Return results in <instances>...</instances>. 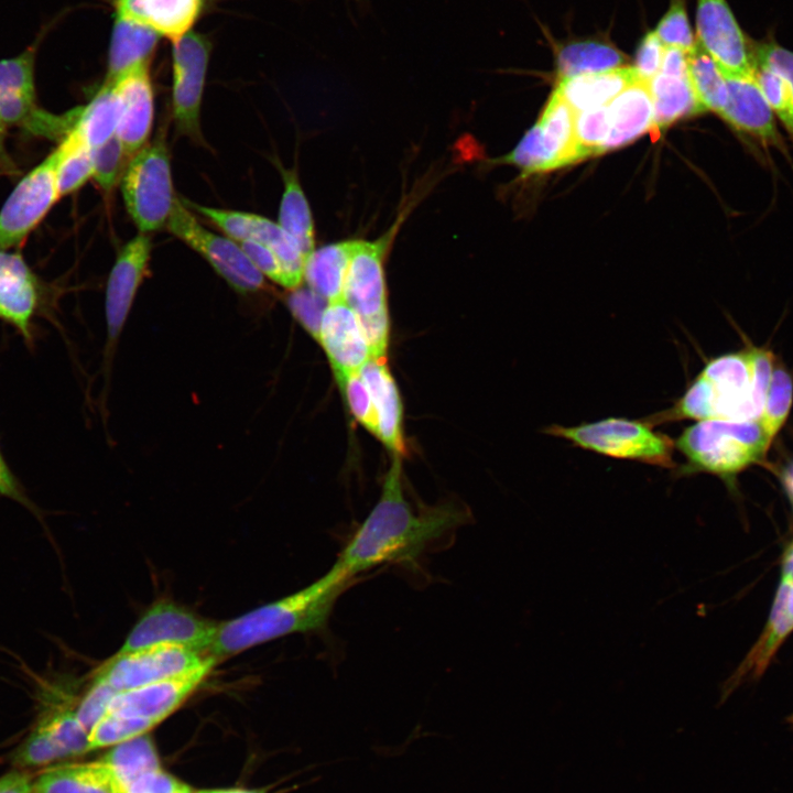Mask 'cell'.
<instances>
[{"mask_svg": "<svg viewBox=\"0 0 793 793\" xmlns=\"http://www.w3.org/2000/svg\"><path fill=\"white\" fill-rule=\"evenodd\" d=\"M401 471L400 455H394L377 504L336 560L354 578L382 565L415 567L447 546L469 520L467 509L450 501L414 510L404 497Z\"/></svg>", "mask_w": 793, "mask_h": 793, "instance_id": "6da1fadb", "label": "cell"}, {"mask_svg": "<svg viewBox=\"0 0 793 793\" xmlns=\"http://www.w3.org/2000/svg\"><path fill=\"white\" fill-rule=\"evenodd\" d=\"M356 580L335 562L308 586L218 624L208 653L218 660L287 634L319 630Z\"/></svg>", "mask_w": 793, "mask_h": 793, "instance_id": "7a4b0ae2", "label": "cell"}, {"mask_svg": "<svg viewBox=\"0 0 793 793\" xmlns=\"http://www.w3.org/2000/svg\"><path fill=\"white\" fill-rule=\"evenodd\" d=\"M763 405L743 349L709 360L673 406L645 422L653 426L682 420H758Z\"/></svg>", "mask_w": 793, "mask_h": 793, "instance_id": "3957f363", "label": "cell"}, {"mask_svg": "<svg viewBox=\"0 0 793 793\" xmlns=\"http://www.w3.org/2000/svg\"><path fill=\"white\" fill-rule=\"evenodd\" d=\"M771 443L758 420L697 421L674 441L686 459L676 474L706 472L732 485L739 472L765 458Z\"/></svg>", "mask_w": 793, "mask_h": 793, "instance_id": "277c9868", "label": "cell"}, {"mask_svg": "<svg viewBox=\"0 0 793 793\" xmlns=\"http://www.w3.org/2000/svg\"><path fill=\"white\" fill-rule=\"evenodd\" d=\"M120 186L128 214L140 232L166 226L176 195L164 127L131 157Z\"/></svg>", "mask_w": 793, "mask_h": 793, "instance_id": "5b68a950", "label": "cell"}, {"mask_svg": "<svg viewBox=\"0 0 793 793\" xmlns=\"http://www.w3.org/2000/svg\"><path fill=\"white\" fill-rule=\"evenodd\" d=\"M544 432L579 448L612 458L674 467V441L643 421L609 417L575 426L553 424Z\"/></svg>", "mask_w": 793, "mask_h": 793, "instance_id": "8992f818", "label": "cell"}, {"mask_svg": "<svg viewBox=\"0 0 793 793\" xmlns=\"http://www.w3.org/2000/svg\"><path fill=\"white\" fill-rule=\"evenodd\" d=\"M390 232L376 241L361 240L350 260L344 301L356 313L371 351V358H384L389 338V315L383 271Z\"/></svg>", "mask_w": 793, "mask_h": 793, "instance_id": "52a82bcc", "label": "cell"}, {"mask_svg": "<svg viewBox=\"0 0 793 793\" xmlns=\"http://www.w3.org/2000/svg\"><path fill=\"white\" fill-rule=\"evenodd\" d=\"M165 227L202 256L237 293L248 295L264 287L263 274L253 265L241 246L227 236L205 228L178 196Z\"/></svg>", "mask_w": 793, "mask_h": 793, "instance_id": "ba28073f", "label": "cell"}, {"mask_svg": "<svg viewBox=\"0 0 793 793\" xmlns=\"http://www.w3.org/2000/svg\"><path fill=\"white\" fill-rule=\"evenodd\" d=\"M57 148L17 184L0 209V250L21 246L61 197Z\"/></svg>", "mask_w": 793, "mask_h": 793, "instance_id": "9c48e42d", "label": "cell"}, {"mask_svg": "<svg viewBox=\"0 0 793 793\" xmlns=\"http://www.w3.org/2000/svg\"><path fill=\"white\" fill-rule=\"evenodd\" d=\"M218 624L175 602L162 600L152 605L128 633L116 654L130 653L153 645H180L208 652Z\"/></svg>", "mask_w": 793, "mask_h": 793, "instance_id": "30bf717a", "label": "cell"}, {"mask_svg": "<svg viewBox=\"0 0 793 793\" xmlns=\"http://www.w3.org/2000/svg\"><path fill=\"white\" fill-rule=\"evenodd\" d=\"M210 43L189 31L172 47V111L178 134L202 143L200 106L210 55Z\"/></svg>", "mask_w": 793, "mask_h": 793, "instance_id": "8fae6325", "label": "cell"}, {"mask_svg": "<svg viewBox=\"0 0 793 793\" xmlns=\"http://www.w3.org/2000/svg\"><path fill=\"white\" fill-rule=\"evenodd\" d=\"M696 40L725 77L753 76L754 41L739 25L727 0H697Z\"/></svg>", "mask_w": 793, "mask_h": 793, "instance_id": "7c38bea8", "label": "cell"}, {"mask_svg": "<svg viewBox=\"0 0 793 793\" xmlns=\"http://www.w3.org/2000/svg\"><path fill=\"white\" fill-rule=\"evenodd\" d=\"M182 199L189 209L209 220L235 241H253L270 248L283 265L286 289L293 290L301 284L305 258L295 240L278 222L257 214L203 206Z\"/></svg>", "mask_w": 793, "mask_h": 793, "instance_id": "4fadbf2b", "label": "cell"}, {"mask_svg": "<svg viewBox=\"0 0 793 793\" xmlns=\"http://www.w3.org/2000/svg\"><path fill=\"white\" fill-rule=\"evenodd\" d=\"M151 240L140 232L120 250L110 270L105 297L107 340L104 370L108 372L118 339L131 311L135 295L149 274Z\"/></svg>", "mask_w": 793, "mask_h": 793, "instance_id": "5bb4252c", "label": "cell"}, {"mask_svg": "<svg viewBox=\"0 0 793 793\" xmlns=\"http://www.w3.org/2000/svg\"><path fill=\"white\" fill-rule=\"evenodd\" d=\"M209 655L180 645H153L115 654L96 672L97 677L118 692L166 678L199 665Z\"/></svg>", "mask_w": 793, "mask_h": 793, "instance_id": "9a60e30c", "label": "cell"}, {"mask_svg": "<svg viewBox=\"0 0 793 793\" xmlns=\"http://www.w3.org/2000/svg\"><path fill=\"white\" fill-rule=\"evenodd\" d=\"M216 662L217 659L209 653L203 663L180 674L118 692L108 711L161 723L198 688Z\"/></svg>", "mask_w": 793, "mask_h": 793, "instance_id": "2e32d148", "label": "cell"}, {"mask_svg": "<svg viewBox=\"0 0 793 793\" xmlns=\"http://www.w3.org/2000/svg\"><path fill=\"white\" fill-rule=\"evenodd\" d=\"M728 102L721 119L740 134L748 135L765 148H775L790 160L772 109L758 88L753 76L726 77Z\"/></svg>", "mask_w": 793, "mask_h": 793, "instance_id": "e0dca14e", "label": "cell"}, {"mask_svg": "<svg viewBox=\"0 0 793 793\" xmlns=\"http://www.w3.org/2000/svg\"><path fill=\"white\" fill-rule=\"evenodd\" d=\"M150 61L113 79L120 98V119L116 135L133 156L149 142L154 118V96Z\"/></svg>", "mask_w": 793, "mask_h": 793, "instance_id": "ac0fdd59", "label": "cell"}, {"mask_svg": "<svg viewBox=\"0 0 793 793\" xmlns=\"http://www.w3.org/2000/svg\"><path fill=\"white\" fill-rule=\"evenodd\" d=\"M40 301L39 284L23 257L0 250V319L25 341L33 339V319Z\"/></svg>", "mask_w": 793, "mask_h": 793, "instance_id": "d6986e66", "label": "cell"}, {"mask_svg": "<svg viewBox=\"0 0 793 793\" xmlns=\"http://www.w3.org/2000/svg\"><path fill=\"white\" fill-rule=\"evenodd\" d=\"M318 341L334 372L359 371L371 358L358 316L344 300L328 303L323 314Z\"/></svg>", "mask_w": 793, "mask_h": 793, "instance_id": "ffe728a7", "label": "cell"}, {"mask_svg": "<svg viewBox=\"0 0 793 793\" xmlns=\"http://www.w3.org/2000/svg\"><path fill=\"white\" fill-rule=\"evenodd\" d=\"M793 631V579H781L767 626L758 642L728 681L725 696L745 681L759 677L778 648Z\"/></svg>", "mask_w": 793, "mask_h": 793, "instance_id": "44dd1931", "label": "cell"}, {"mask_svg": "<svg viewBox=\"0 0 793 793\" xmlns=\"http://www.w3.org/2000/svg\"><path fill=\"white\" fill-rule=\"evenodd\" d=\"M204 0H116V14L144 25L173 43L191 31Z\"/></svg>", "mask_w": 793, "mask_h": 793, "instance_id": "7402d4cb", "label": "cell"}, {"mask_svg": "<svg viewBox=\"0 0 793 793\" xmlns=\"http://www.w3.org/2000/svg\"><path fill=\"white\" fill-rule=\"evenodd\" d=\"M610 130L601 153L619 149L654 127V107L649 80L638 79L608 105Z\"/></svg>", "mask_w": 793, "mask_h": 793, "instance_id": "603a6c76", "label": "cell"}, {"mask_svg": "<svg viewBox=\"0 0 793 793\" xmlns=\"http://www.w3.org/2000/svg\"><path fill=\"white\" fill-rule=\"evenodd\" d=\"M366 382L378 420V438L394 453H404L402 403L384 358H370L359 370Z\"/></svg>", "mask_w": 793, "mask_h": 793, "instance_id": "cb8c5ba5", "label": "cell"}, {"mask_svg": "<svg viewBox=\"0 0 793 793\" xmlns=\"http://www.w3.org/2000/svg\"><path fill=\"white\" fill-rule=\"evenodd\" d=\"M642 79L633 66L558 79L556 90L578 113L608 105L629 85Z\"/></svg>", "mask_w": 793, "mask_h": 793, "instance_id": "d4e9b609", "label": "cell"}, {"mask_svg": "<svg viewBox=\"0 0 793 793\" xmlns=\"http://www.w3.org/2000/svg\"><path fill=\"white\" fill-rule=\"evenodd\" d=\"M360 239L324 246L306 259L304 276L307 286L329 302L344 300L347 270Z\"/></svg>", "mask_w": 793, "mask_h": 793, "instance_id": "484cf974", "label": "cell"}, {"mask_svg": "<svg viewBox=\"0 0 793 793\" xmlns=\"http://www.w3.org/2000/svg\"><path fill=\"white\" fill-rule=\"evenodd\" d=\"M159 37L153 30L116 14L106 79L113 80L132 67L151 61Z\"/></svg>", "mask_w": 793, "mask_h": 793, "instance_id": "4316f807", "label": "cell"}, {"mask_svg": "<svg viewBox=\"0 0 793 793\" xmlns=\"http://www.w3.org/2000/svg\"><path fill=\"white\" fill-rule=\"evenodd\" d=\"M99 762L110 776L115 793H123L138 778L161 768L154 743L146 734L113 746Z\"/></svg>", "mask_w": 793, "mask_h": 793, "instance_id": "83f0119b", "label": "cell"}, {"mask_svg": "<svg viewBox=\"0 0 793 793\" xmlns=\"http://www.w3.org/2000/svg\"><path fill=\"white\" fill-rule=\"evenodd\" d=\"M33 793H115L110 776L98 761L44 770L32 784Z\"/></svg>", "mask_w": 793, "mask_h": 793, "instance_id": "f1b7e54d", "label": "cell"}, {"mask_svg": "<svg viewBox=\"0 0 793 793\" xmlns=\"http://www.w3.org/2000/svg\"><path fill=\"white\" fill-rule=\"evenodd\" d=\"M576 112L554 89L537 121L543 143L554 157L557 169L580 161L575 139Z\"/></svg>", "mask_w": 793, "mask_h": 793, "instance_id": "f546056e", "label": "cell"}, {"mask_svg": "<svg viewBox=\"0 0 793 793\" xmlns=\"http://www.w3.org/2000/svg\"><path fill=\"white\" fill-rule=\"evenodd\" d=\"M654 107V127L662 129L705 109L698 101L688 75L683 77L656 74L649 80Z\"/></svg>", "mask_w": 793, "mask_h": 793, "instance_id": "4dcf8cb0", "label": "cell"}, {"mask_svg": "<svg viewBox=\"0 0 793 793\" xmlns=\"http://www.w3.org/2000/svg\"><path fill=\"white\" fill-rule=\"evenodd\" d=\"M280 172L284 189L279 208L278 224L295 240L305 261L315 250L314 225L309 205L301 187L295 169Z\"/></svg>", "mask_w": 793, "mask_h": 793, "instance_id": "1f68e13d", "label": "cell"}, {"mask_svg": "<svg viewBox=\"0 0 793 793\" xmlns=\"http://www.w3.org/2000/svg\"><path fill=\"white\" fill-rule=\"evenodd\" d=\"M624 55L613 45L600 41H578L562 46L556 53L557 78L601 73L623 67Z\"/></svg>", "mask_w": 793, "mask_h": 793, "instance_id": "d6a6232c", "label": "cell"}, {"mask_svg": "<svg viewBox=\"0 0 793 793\" xmlns=\"http://www.w3.org/2000/svg\"><path fill=\"white\" fill-rule=\"evenodd\" d=\"M120 119V98L113 80H105L102 86L86 105L75 128L86 143L98 148L116 135Z\"/></svg>", "mask_w": 793, "mask_h": 793, "instance_id": "836d02e7", "label": "cell"}, {"mask_svg": "<svg viewBox=\"0 0 793 793\" xmlns=\"http://www.w3.org/2000/svg\"><path fill=\"white\" fill-rule=\"evenodd\" d=\"M687 73L705 111L710 110L720 116L728 102L727 80L697 40L695 46L687 53Z\"/></svg>", "mask_w": 793, "mask_h": 793, "instance_id": "e575fe53", "label": "cell"}, {"mask_svg": "<svg viewBox=\"0 0 793 793\" xmlns=\"http://www.w3.org/2000/svg\"><path fill=\"white\" fill-rule=\"evenodd\" d=\"M56 180L59 196L69 195L93 178L91 148L74 128L58 144Z\"/></svg>", "mask_w": 793, "mask_h": 793, "instance_id": "d590c367", "label": "cell"}, {"mask_svg": "<svg viewBox=\"0 0 793 793\" xmlns=\"http://www.w3.org/2000/svg\"><path fill=\"white\" fill-rule=\"evenodd\" d=\"M36 45L0 61V100H36Z\"/></svg>", "mask_w": 793, "mask_h": 793, "instance_id": "8d00e7d4", "label": "cell"}, {"mask_svg": "<svg viewBox=\"0 0 793 793\" xmlns=\"http://www.w3.org/2000/svg\"><path fill=\"white\" fill-rule=\"evenodd\" d=\"M159 724L151 718L108 711L88 732L89 750L134 739L145 735Z\"/></svg>", "mask_w": 793, "mask_h": 793, "instance_id": "74e56055", "label": "cell"}, {"mask_svg": "<svg viewBox=\"0 0 793 793\" xmlns=\"http://www.w3.org/2000/svg\"><path fill=\"white\" fill-rule=\"evenodd\" d=\"M792 402V376L782 365L774 363L764 405L758 419L771 442L785 424Z\"/></svg>", "mask_w": 793, "mask_h": 793, "instance_id": "f35d334b", "label": "cell"}, {"mask_svg": "<svg viewBox=\"0 0 793 793\" xmlns=\"http://www.w3.org/2000/svg\"><path fill=\"white\" fill-rule=\"evenodd\" d=\"M496 163L511 164L522 170L523 176L557 169L554 157L546 150L537 122L524 134L518 145Z\"/></svg>", "mask_w": 793, "mask_h": 793, "instance_id": "ab89813d", "label": "cell"}, {"mask_svg": "<svg viewBox=\"0 0 793 793\" xmlns=\"http://www.w3.org/2000/svg\"><path fill=\"white\" fill-rule=\"evenodd\" d=\"M94 174L93 178L99 188L108 194L120 184L123 173L131 160L123 144L113 135L102 145L91 149Z\"/></svg>", "mask_w": 793, "mask_h": 793, "instance_id": "60d3db41", "label": "cell"}, {"mask_svg": "<svg viewBox=\"0 0 793 793\" xmlns=\"http://www.w3.org/2000/svg\"><path fill=\"white\" fill-rule=\"evenodd\" d=\"M609 130L607 105L576 113L575 139L580 161L601 154Z\"/></svg>", "mask_w": 793, "mask_h": 793, "instance_id": "b9f144b4", "label": "cell"}, {"mask_svg": "<svg viewBox=\"0 0 793 793\" xmlns=\"http://www.w3.org/2000/svg\"><path fill=\"white\" fill-rule=\"evenodd\" d=\"M355 419L378 436V420L370 391L359 371L334 372Z\"/></svg>", "mask_w": 793, "mask_h": 793, "instance_id": "7bdbcfd3", "label": "cell"}, {"mask_svg": "<svg viewBox=\"0 0 793 793\" xmlns=\"http://www.w3.org/2000/svg\"><path fill=\"white\" fill-rule=\"evenodd\" d=\"M654 33L664 46L676 47L688 53L696 44L686 13L685 0H671L666 13L658 23Z\"/></svg>", "mask_w": 793, "mask_h": 793, "instance_id": "ee69618b", "label": "cell"}, {"mask_svg": "<svg viewBox=\"0 0 793 793\" xmlns=\"http://www.w3.org/2000/svg\"><path fill=\"white\" fill-rule=\"evenodd\" d=\"M287 305L294 317L302 326L318 340L321 323L328 301L313 290L296 287L291 290L286 298Z\"/></svg>", "mask_w": 793, "mask_h": 793, "instance_id": "f6af8a7d", "label": "cell"}, {"mask_svg": "<svg viewBox=\"0 0 793 793\" xmlns=\"http://www.w3.org/2000/svg\"><path fill=\"white\" fill-rule=\"evenodd\" d=\"M63 758H65L64 754L46 729L36 723L34 729L18 749L14 762L21 767H39Z\"/></svg>", "mask_w": 793, "mask_h": 793, "instance_id": "bcb514c9", "label": "cell"}, {"mask_svg": "<svg viewBox=\"0 0 793 793\" xmlns=\"http://www.w3.org/2000/svg\"><path fill=\"white\" fill-rule=\"evenodd\" d=\"M118 691L104 681L93 677L89 687L83 695L76 708V716L88 732L108 711Z\"/></svg>", "mask_w": 793, "mask_h": 793, "instance_id": "7dc6e473", "label": "cell"}, {"mask_svg": "<svg viewBox=\"0 0 793 793\" xmlns=\"http://www.w3.org/2000/svg\"><path fill=\"white\" fill-rule=\"evenodd\" d=\"M756 65L765 66L787 83L793 106V51L774 41L754 42Z\"/></svg>", "mask_w": 793, "mask_h": 793, "instance_id": "c3c4849f", "label": "cell"}, {"mask_svg": "<svg viewBox=\"0 0 793 793\" xmlns=\"http://www.w3.org/2000/svg\"><path fill=\"white\" fill-rule=\"evenodd\" d=\"M123 793H194V791L159 768L138 778L126 787Z\"/></svg>", "mask_w": 793, "mask_h": 793, "instance_id": "681fc988", "label": "cell"}, {"mask_svg": "<svg viewBox=\"0 0 793 793\" xmlns=\"http://www.w3.org/2000/svg\"><path fill=\"white\" fill-rule=\"evenodd\" d=\"M238 243L253 265L264 276L286 287V276L283 265L270 248L253 241H241Z\"/></svg>", "mask_w": 793, "mask_h": 793, "instance_id": "f907efd6", "label": "cell"}, {"mask_svg": "<svg viewBox=\"0 0 793 793\" xmlns=\"http://www.w3.org/2000/svg\"><path fill=\"white\" fill-rule=\"evenodd\" d=\"M664 45L654 31L645 34L641 40L634 57V69L642 79L650 80L660 73Z\"/></svg>", "mask_w": 793, "mask_h": 793, "instance_id": "816d5d0a", "label": "cell"}, {"mask_svg": "<svg viewBox=\"0 0 793 793\" xmlns=\"http://www.w3.org/2000/svg\"><path fill=\"white\" fill-rule=\"evenodd\" d=\"M0 497L11 499L30 510L39 519H42L41 510L29 497L25 488L12 471L0 448Z\"/></svg>", "mask_w": 793, "mask_h": 793, "instance_id": "f5cc1de1", "label": "cell"}, {"mask_svg": "<svg viewBox=\"0 0 793 793\" xmlns=\"http://www.w3.org/2000/svg\"><path fill=\"white\" fill-rule=\"evenodd\" d=\"M660 73L676 77L687 76V53L676 47L664 46Z\"/></svg>", "mask_w": 793, "mask_h": 793, "instance_id": "db71d44e", "label": "cell"}, {"mask_svg": "<svg viewBox=\"0 0 793 793\" xmlns=\"http://www.w3.org/2000/svg\"><path fill=\"white\" fill-rule=\"evenodd\" d=\"M32 783L26 773L13 771L0 779V793H31Z\"/></svg>", "mask_w": 793, "mask_h": 793, "instance_id": "11a10c76", "label": "cell"}, {"mask_svg": "<svg viewBox=\"0 0 793 793\" xmlns=\"http://www.w3.org/2000/svg\"><path fill=\"white\" fill-rule=\"evenodd\" d=\"M7 127L0 118V170L6 174H15L17 166L6 146Z\"/></svg>", "mask_w": 793, "mask_h": 793, "instance_id": "9f6ffc18", "label": "cell"}, {"mask_svg": "<svg viewBox=\"0 0 793 793\" xmlns=\"http://www.w3.org/2000/svg\"><path fill=\"white\" fill-rule=\"evenodd\" d=\"M782 578L793 579V543L784 554Z\"/></svg>", "mask_w": 793, "mask_h": 793, "instance_id": "6f0895ef", "label": "cell"}, {"mask_svg": "<svg viewBox=\"0 0 793 793\" xmlns=\"http://www.w3.org/2000/svg\"><path fill=\"white\" fill-rule=\"evenodd\" d=\"M783 484L790 496L793 506V465L790 466L783 475Z\"/></svg>", "mask_w": 793, "mask_h": 793, "instance_id": "680465c9", "label": "cell"}, {"mask_svg": "<svg viewBox=\"0 0 793 793\" xmlns=\"http://www.w3.org/2000/svg\"><path fill=\"white\" fill-rule=\"evenodd\" d=\"M194 793H260V792L241 790V789H226V790L198 791V792H194Z\"/></svg>", "mask_w": 793, "mask_h": 793, "instance_id": "91938a15", "label": "cell"}, {"mask_svg": "<svg viewBox=\"0 0 793 793\" xmlns=\"http://www.w3.org/2000/svg\"><path fill=\"white\" fill-rule=\"evenodd\" d=\"M786 721L793 727V714L786 718Z\"/></svg>", "mask_w": 793, "mask_h": 793, "instance_id": "94428289", "label": "cell"}, {"mask_svg": "<svg viewBox=\"0 0 793 793\" xmlns=\"http://www.w3.org/2000/svg\"><path fill=\"white\" fill-rule=\"evenodd\" d=\"M2 174H6V173L0 170V175H2Z\"/></svg>", "mask_w": 793, "mask_h": 793, "instance_id": "6125c7cd", "label": "cell"}]
</instances>
